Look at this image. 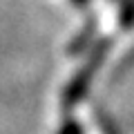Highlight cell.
<instances>
[{"label":"cell","mask_w":134,"mask_h":134,"mask_svg":"<svg viewBox=\"0 0 134 134\" xmlns=\"http://www.w3.org/2000/svg\"><path fill=\"white\" fill-rule=\"evenodd\" d=\"M110 49V43H98V47L94 49V56H92V60L87 63L85 67H83L81 72L74 76V81L67 85V90H65V94H63V105L65 107H72V105H76L78 100L85 96V92H87V87H90V81H92V76H94V72H96V67L100 65V60H103V56H105V52Z\"/></svg>","instance_id":"1"},{"label":"cell","mask_w":134,"mask_h":134,"mask_svg":"<svg viewBox=\"0 0 134 134\" xmlns=\"http://www.w3.org/2000/svg\"><path fill=\"white\" fill-rule=\"evenodd\" d=\"M92 36H94V23H90L85 29H83V34H81V36H78V38L72 43L69 52H81V49H83V47H85V45L92 40Z\"/></svg>","instance_id":"2"},{"label":"cell","mask_w":134,"mask_h":134,"mask_svg":"<svg viewBox=\"0 0 134 134\" xmlns=\"http://www.w3.org/2000/svg\"><path fill=\"white\" fill-rule=\"evenodd\" d=\"M58 134H83V130H81V125L76 121H65V125L60 127Z\"/></svg>","instance_id":"3"},{"label":"cell","mask_w":134,"mask_h":134,"mask_svg":"<svg viewBox=\"0 0 134 134\" xmlns=\"http://www.w3.org/2000/svg\"><path fill=\"white\" fill-rule=\"evenodd\" d=\"M74 2H76V5H78V7H85V5H87V2H90V0H74Z\"/></svg>","instance_id":"4"}]
</instances>
